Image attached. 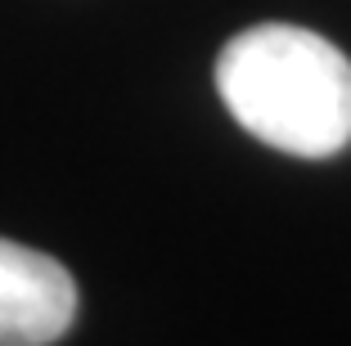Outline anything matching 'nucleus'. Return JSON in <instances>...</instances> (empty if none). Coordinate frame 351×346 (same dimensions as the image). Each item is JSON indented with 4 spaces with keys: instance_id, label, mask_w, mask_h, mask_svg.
Masks as SVG:
<instances>
[{
    "instance_id": "f257e3e1",
    "label": "nucleus",
    "mask_w": 351,
    "mask_h": 346,
    "mask_svg": "<svg viewBox=\"0 0 351 346\" xmlns=\"http://www.w3.org/2000/svg\"><path fill=\"white\" fill-rule=\"evenodd\" d=\"M217 95L239 126L293 158H333L351 144V59L293 23L243 27L217 54Z\"/></svg>"
},
{
    "instance_id": "f03ea898",
    "label": "nucleus",
    "mask_w": 351,
    "mask_h": 346,
    "mask_svg": "<svg viewBox=\"0 0 351 346\" xmlns=\"http://www.w3.org/2000/svg\"><path fill=\"white\" fill-rule=\"evenodd\" d=\"M77 315V284L54 256L0 238V346H50Z\"/></svg>"
}]
</instances>
